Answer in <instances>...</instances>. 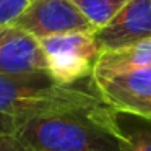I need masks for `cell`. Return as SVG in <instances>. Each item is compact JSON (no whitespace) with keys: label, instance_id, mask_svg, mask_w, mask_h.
<instances>
[{"label":"cell","instance_id":"obj_6","mask_svg":"<svg viewBox=\"0 0 151 151\" xmlns=\"http://www.w3.org/2000/svg\"><path fill=\"white\" fill-rule=\"evenodd\" d=\"M33 72H47L39 41L13 24L0 26V76Z\"/></svg>","mask_w":151,"mask_h":151},{"label":"cell","instance_id":"obj_7","mask_svg":"<svg viewBox=\"0 0 151 151\" xmlns=\"http://www.w3.org/2000/svg\"><path fill=\"white\" fill-rule=\"evenodd\" d=\"M91 85L106 104L124 114L132 106L151 99V67L107 76H91Z\"/></svg>","mask_w":151,"mask_h":151},{"label":"cell","instance_id":"obj_5","mask_svg":"<svg viewBox=\"0 0 151 151\" xmlns=\"http://www.w3.org/2000/svg\"><path fill=\"white\" fill-rule=\"evenodd\" d=\"M94 39L101 54L151 39V0H130L106 26L94 31Z\"/></svg>","mask_w":151,"mask_h":151},{"label":"cell","instance_id":"obj_11","mask_svg":"<svg viewBox=\"0 0 151 151\" xmlns=\"http://www.w3.org/2000/svg\"><path fill=\"white\" fill-rule=\"evenodd\" d=\"M31 4V0H0V26L12 24Z\"/></svg>","mask_w":151,"mask_h":151},{"label":"cell","instance_id":"obj_1","mask_svg":"<svg viewBox=\"0 0 151 151\" xmlns=\"http://www.w3.org/2000/svg\"><path fill=\"white\" fill-rule=\"evenodd\" d=\"M89 86L60 85L49 72L0 76V133L15 130L34 119L72 112H94L106 107Z\"/></svg>","mask_w":151,"mask_h":151},{"label":"cell","instance_id":"obj_13","mask_svg":"<svg viewBox=\"0 0 151 151\" xmlns=\"http://www.w3.org/2000/svg\"><path fill=\"white\" fill-rule=\"evenodd\" d=\"M124 114H128V115H135V117H140V119H145V120H151V99L145 102H140V104H135L132 106L128 111H125Z\"/></svg>","mask_w":151,"mask_h":151},{"label":"cell","instance_id":"obj_12","mask_svg":"<svg viewBox=\"0 0 151 151\" xmlns=\"http://www.w3.org/2000/svg\"><path fill=\"white\" fill-rule=\"evenodd\" d=\"M0 151H31L21 140L12 133H0Z\"/></svg>","mask_w":151,"mask_h":151},{"label":"cell","instance_id":"obj_9","mask_svg":"<svg viewBox=\"0 0 151 151\" xmlns=\"http://www.w3.org/2000/svg\"><path fill=\"white\" fill-rule=\"evenodd\" d=\"M78 10L89 20V23L99 29L106 26L130 0H72Z\"/></svg>","mask_w":151,"mask_h":151},{"label":"cell","instance_id":"obj_4","mask_svg":"<svg viewBox=\"0 0 151 151\" xmlns=\"http://www.w3.org/2000/svg\"><path fill=\"white\" fill-rule=\"evenodd\" d=\"M13 26L37 41L65 33H94L96 28L72 0H31Z\"/></svg>","mask_w":151,"mask_h":151},{"label":"cell","instance_id":"obj_3","mask_svg":"<svg viewBox=\"0 0 151 151\" xmlns=\"http://www.w3.org/2000/svg\"><path fill=\"white\" fill-rule=\"evenodd\" d=\"M47 72L60 85H76L93 75L101 50L94 33H65L39 39Z\"/></svg>","mask_w":151,"mask_h":151},{"label":"cell","instance_id":"obj_2","mask_svg":"<svg viewBox=\"0 0 151 151\" xmlns=\"http://www.w3.org/2000/svg\"><path fill=\"white\" fill-rule=\"evenodd\" d=\"M111 106L34 119L12 135L31 151H120L122 125Z\"/></svg>","mask_w":151,"mask_h":151},{"label":"cell","instance_id":"obj_8","mask_svg":"<svg viewBox=\"0 0 151 151\" xmlns=\"http://www.w3.org/2000/svg\"><path fill=\"white\" fill-rule=\"evenodd\" d=\"M151 67V39L141 41L133 46L117 50L102 52L94 65L91 76H107L130 70L150 68Z\"/></svg>","mask_w":151,"mask_h":151},{"label":"cell","instance_id":"obj_10","mask_svg":"<svg viewBox=\"0 0 151 151\" xmlns=\"http://www.w3.org/2000/svg\"><path fill=\"white\" fill-rule=\"evenodd\" d=\"M120 151H151V128L122 130Z\"/></svg>","mask_w":151,"mask_h":151}]
</instances>
